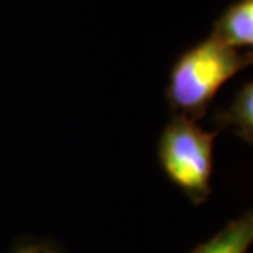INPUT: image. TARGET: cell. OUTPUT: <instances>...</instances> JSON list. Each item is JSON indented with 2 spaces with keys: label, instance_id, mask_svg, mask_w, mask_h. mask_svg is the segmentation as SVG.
Instances as JSON below:
<instances>
[{
  "label": "cell",
  "instance_id": "1",
  "mask_svg": "<svg viewBox=\"0 0 253 253\" xmlns=\"http://www.w3.org/2000/svg\"><path fill=\"white\" fill-rule=\"evenodd\" d=\"M252 63V51L240 53L212 38L202 40L171 66L165 90L169 109L199 122L222 85Z\"/></svg>",
  "mask_w": 253,
  "mask_h": 253
},
{
  "label": "cell",
  "instance_id": "2",
  "mask_svg": "<svg viewBox=\"0 0 253 253\" xmlns=\"http://www.w3.org/2000/svg\"><path fill=\"white\" fill-rule=\"evenodd\" d=\"M215 136V130L202 128L197 120L179 114H174L160 135L161 169L192 204H202L211 196Z\"/></svg>",
  "mask_w": 253,
  "mask_h": 253
},
{
  "label": "cell",
  "instance_id": "3",
  "mask_svg": "<svg viewBox=\"0 0 253 253\" xmlns=\"http://www.w3.org/2000/svg\"><path fill=\"white\" fill-rule=\"evenodd\" d=\"M211 38L230 48L253 44V0H235L212 25Z\"/></svg>",
  "mask_w": 253,
  "mask_h": 253
},
{
  "label": "cell",
  "instance_id": "4",
  "mask_svg": "<svg viewBox=\"0 0 253 253\" xmlns=\"http://www.w3.org/2000/svg\"><path fill=\"white\" fill-rule=\"evenodd\" d=\"M211 124L215 126V131L220 133L230 130L239 138L253 143V84L252 81L244 83L237 89L232 102L225 109H215L212 114Z\"/></svg>",
  "mask_w": 253,
  "mask_h": 253
},
{
  "label": "cell",
  "instance_id": "5",
  "mask_svg": "<svg viewBox=\"0 0 253 253\" xmlns=\"http://www.w3.org/2000/svg\"><path fill=\"white\" fill-rule=\"evenodd\" d=\"M253 242V214L245 211L232 219L211 240L197 245L192 253H247Z\"/></svg>",
  "mask_w": 253,
  "mask_h": 253
},
{
  "label": "cell",
  "instance_id": "6",
  "mask_svg": "<svg viewBox=\"0 0 253 253\" xmlns=\"http://www.w3.org/2000/svg\"><path fill=\"white\" fill-rule=\"evenodd\" d=\"M10 253H68V252L53 240L25 237V239L15 242Z\"/></svg>",
  "mask_w": 253,
  "mask_h": 253
}]
</instances>
